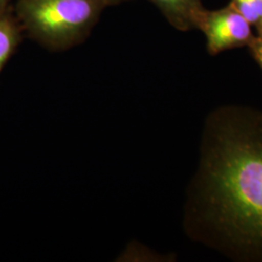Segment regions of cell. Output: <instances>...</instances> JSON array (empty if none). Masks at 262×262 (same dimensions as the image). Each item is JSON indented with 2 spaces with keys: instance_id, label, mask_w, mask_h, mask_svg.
<instances>
[{
  "instance_id": "6da1fadb",
  "label": "cell",
  "mask_w": 262,
  "mask_h": 262,
  "mask_svg": "<svg viewBox=\"0 0 262 262\" xmlns=\"http://www.w3.org/2000/svg\"><path fill=\"white\" fill-rule=\"evenodd\" d=\"M205 173L215 219L240 242L262 247V141L224 139Z\"/></svg>"
},
{
  "instance_id": "7a4b0ae2",
  "label": "cell",
  "mask_w": 262,
  "mask_h": 262,
  "mask_svg": "<svg viewBox=\"0 0 262 262\" xmlns=\"http://www.w3.org/2000/svg\"><path fill=\"white\" fill-rule=\"evenodd\" d=\"M105 7L101 0H17L15 15L29 37L63 51L88 37Z\"/></svg>"
},
{
  "instance_id": "3957f363",
  "label": "cell",
  "mask_w": 262,
  "mask_h": 262,
  "mask_svg": "<svg viewBox=\"0 0 262 262\" xmlns=\"http://www.w3.org/2000/svg\"><path fill=\"white\" fill-rule=\"evenodd\" d=\"M198 28L204 31L213 52L243 44L252 36L251 24L232 5L214 12L205 10Z\"/></svg>"
},
{
  "instance_id": "277c9868",
  "label": "cell",
  "mask_w": 262,
  "mask_h": 262,
  "mask_svg": "<svg viewBox=\"0 0 262 262\" xmlns=\"http://www.w3.org/2000/svg\"><path fill=\"white\" fill-rule=\"evenodd\" d=\"M163 14L169 24L180 30L199 27L205 12L201 0H150Z\"/></svg>"
},
{
  "instance_id": "5b68a950",
  "label": "cell",
  "mask_w": 262,
  "mask_h": 262,
  "mask_svg": "<svg viewBox=\"0 0 262 262\" xmlns=\"http://www.w3.org/2000/svg\"><path fill=\"white\" fill-rule=\"evenodd\" d=\"M23 31L19 20L10 7L0 10V73L19 47Z\"/></svg>"
},
{
  "instance_id": "8992f818",
  "label": "cell",
  "mask_w": 262,
  "mask_h": 262,
  "mask_svg": "<svg viewBox=\"0 0 262 262\" xmlns=\"http://www.w3.org/2000/svg\"><path fill=\"white\" fill-rule=\"evenodd\" d=\"M232 6L251 25L262 19V0H233Z\"/></svg>"
},
{
  "instance_id": "52a82bcc",
  "label": "cell",
  "mask_w": 262,
  "mask_h": 262,
  "mask_svg": "<svg viewBox=\"0 0 262 262\" xmlns=\"http://www.w3.org/2000/svg\"><path fill=\"white\" fill-rule=\"evenodd\" d=\"M12 0H0V10L6 9L10 7V2Z\"/></svg>"
},
{
  "instance_id": "ba28073f",
  "label": "cell",
  "mask_w": 262,
  "mask_h": 262,
  "mask_svg": "<svg viewBox=\"0 0 262 262\" xmlns=\"http://www.w3.org/2000/svg\"><path fill=\"white\" fill-rule=\"evenodd\" d=\"M101 1L104 2L107 6H109V5H115V4L121 3L122 1H126V0H101Z\"/></svg>"
},
{
  "instance_id": "9c48e42d",
  "label": "cell",
  "mask_w": 262,
  "mask_h": 262,
  "mask_svg": "<svg viewBox=\"0 0 262 262\" xmlns=\"http://www.w3.org/2000/svg\"><path fill=\"white\" fill-rule=\"evenodd\" d=\"M259 56H260V60L262 62V47L260 48V51H259Z\"/></svg>"
}]
</instances>
